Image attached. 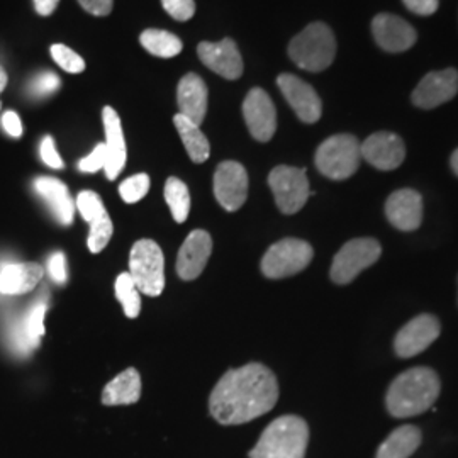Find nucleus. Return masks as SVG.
I'll use <instances>...</instances> for the list:
<instances>
[{
	"label": "nucleus",
	"instance_id": "31",
	"mask_svg": "<svg viewBox=\"0 0 458 458\" xmlns=\"http://www.w3.org/2000/svg\"><path fill=\"white\" fill-rule=\"evenodd\" d=\"M148 191H149V177L147 174L132 175L119 185V194L128 204L140 202L143 197L147 196Z\"/></svg>",
	"mask_w": 458,
	"mask_h": 458
},
{
	"label": "nucleus",
	"instance_id": "41",
	"mask_svg": "<svg viewBox=\"0 0 458 458\" xmlns=\"http://www.w3.org/2000/svg\"><path fill=\"white\" fill-rule=\"evenodd\" d=\"M79 4L92 16H109L114 0H79Z\"/></svg>",
	"mask_w": 458,
	"mask_h": 458
},
{
	"label": "nucleus",
	"instance_id": "42",
	"mask_svg": "<svg viewBox=\"0 0 458 458\" xmlns=\"http://www.w3.org/2000/svg\"><path fill=\"white\" fill-rule=\"evenodd\" d=\"M2 128L13 138L22 136V123H21V117L14 111H7L2 114Z\"/></svg>",
	"mask_w": 458,
	"mask_h": 458
},
{
	"label": "nucleus",
	"instance_id": "45",
	"mask_svg": "<svg viewBox=\"0 0 458 458\" xmlns=\"http://www.w3.org/2000/svg\"><path fill=\"white\" fill-rule=\"evenodd\" d=\"M450 165H452V170L455 172V175L458 177V148L454 151V155L450 158Z\"/></svg>",
	"mask_w": 458,
	"mask_h": 458
},
{
	"label": "nucleus",
	"instance_id": "8",
	"mask_svg": "<svg viewBox=\"0 0 458 458\" xmlns=\"http://www.w3.org/2000/svg\"><path fill=\"white\" fill-rule=\"evenodd\" d=\"M382 246L374 238H357L342 246L331 265V280L338 285H346L359 277V274L380 259Z\"/></svg>",
	"mask_w": 458,
	"mask_h": 458
},
{
	"label": "nucleus",
	"instance_id": "40",
	"mask_svg": "<svg viewBox=\"0 0 458 458\" xmlns=\"http://www.w3.org/2000/svg\"><path fill=\"white\" fill-rule=\"evenodd\" d=\"M403 4L418 16H433L440 7V0H403Z\"/></svg>",
	"mask_w": 458,
	"mask_h": 458
},
{
	"label": "nucleus",
	"instance_id": "18",
	"mask_svg": "<svg viewBox=\"0 0 458 458\" xmlns=\"http://www.w3.org/2000/svg\"><path fill=\"white\" fill-rule=\"evenodd\" d=\"M213 253V238L208 231L196 229L182 243L177 257V274L183 280L199 277Z\"/></svg>",
	"mask_w": 458,
	"mask_h": 458
},
{
	"label": "nucleus",
	"instance_id": "24",
	"mask_svg": "<svg viewBox=\"0 0 458 458\" xmlns=\"http://www.w3.org/2000/svg\"><path fill=\"white\" fill-rule=\"evenodd\" d=\"M141 377L136 369H126L114 377L102 391V404L106 406H126L140 401Z\"/></svg>",
	"mask_w": 458,
	"mask_h": 458
},
{
	"label": "nucleus",
	"instance_id": "26",
	"mask_svg": "<svg viewBox=\"0 0 458 458\" xmlns=\"http://www.w3.org/2000/svg\"><path fill=\"white\" fill-rule=\"evenodd\" d=\"M174 124L181 134L182 143L187 149L191 160L194 164H204L211 155V145L206 138V134L200 131V126L194 124L185 115L177 114L174 117Z\"/></svg>",
	"mask_w": 458,
	"mask_h": 458
},
{
	"label": "nucleus",
	"instance_id": "11",
	"mask_svg": "<svg viewBox=\"0 0 458 458\" xmlns=\"http://www.w3.org/2000/svg\"><path fill=\"white\" fill-rule=\"evenodd\" d=\"M214 196L229 213L242 209L248 197V174L238 162H223L214 174Z\"/></svg>",
	"mask_w": 458,
	"mask_h": 458
},
{
	"label": "nucleus",
	"instance_id": "7",
	"mask_svg": "<svg viewBox=\"0 0 458 458\" xmlns=\"http://www.w3.org/2000/svg\"><path fill=\"white\" fill-rule=\"evenodd\" d=\"M312 257L314 251L308 242L297 238L280 240L263 255V276L268 278L293 277L311 263Z\"/></svg>",
	"mask_w": 458,
	"mask_h": 458
},
{
	"label": "nucleus",
	"instance_id": "38",
	"mask_svg": "<svg viewBox=\"0 0 458 458\" xmlns=\"http://www.w3.org/2000/svg\"><path fill=\"white\" fill-rule=\"evenodd\" d=\"M39 153H41L43 162L48 165V166H51V168H55V170L65 168V164H64V160L60 158V155H58V151H56V148H55V141H53L51 136L43 138L41 147H39Z\"/></svg>",
	"mask_w": 458,
	"mask_h": 458
},
{
	"label": "nucleus",
	"instance_id": "36",
	"mask_svg": "<svg viewBox=\"0 0 458 458\" xmlns=\"http://www.w3.org/2000/svg\"><path fill=\"white\" fill-rule=\"evenodd\" d=\"M165 11L174 17L175 21H189L196 14V2L194 0H162Z\"/></svg>",
	"mask_w": 458,
	"mask_h": 458
},
{
	"label": "nucleus",
	"instance_id": "3",
	"mask_svg": "<svg viewBox=\"0 0 458 458\" xmlns=\"http://www.w3.org/2000/svg\"><path fill=\"white\" fill-rule=\"evenodd\" d=\"M308 443V423L299 416L287 414L265 428L250 458H304Z\"/></svg>",
	"mask_w": 458,
	"mask_h": 458
},
{
	"label": "nucleus",
	"instance_id": "12",
	"mask_svg": "<svg viewBox=\"0 0 458 458\" xmlns=\"http://www.w3.org/2000/svg\"><path fill=\"white\" fill-rule=\"evenodd\" d=\"M243 115L250 134L267 143L277 131V111L270 96L263 89H251L243 102Z\"/></svg>",
	"mask_w": 458,
	"mask_h": 458
},
{
	"label": "nucleus",
	"instance_id": "22",
	"mask_svg": "<svg viewBox=\"0 0 458 458\" xmlns=\"http://www.w3.org/2000/svg\"><path fill=\"white\" fill-rule=\"evenodd\" d=\"M34 191L48 204L49 211L64 226H70L75 214V200L70 196L65 183L55 177H38L34 181Z\"/></svg>",
	"mask_w": 458,
	"mask_h": 458
},
{
	"label": "nucleus",
	"instance_id": "28",
	"mask_svg": "<svg viewBox=\"0 0 458 458\" xmlns=\"http://www.w3.org/2000/svg\"><path fill=\"white\" fill-rule=\"evenodd\" d=\"M165 200L170 208V213L177 223H185L191 213V194L187 185L177 179L170 177L165 183Z\"/></svg>",
	"mask_w": 458,
	"mask_h": 458
},
{
	"label": "nucleus",
	"instance_id": "15",
	"mask_svg": "<svg viewBox=\"0 0 458 458\" xmlns=\"http://www.w3.org/2000/svg\"><path fill=\"white\" fill-rule=\"evenodd\" d=\"M200 62L226 81H238L243 75V58L233 39H223L219 43L202 41L197 47Z\"/></svg>",
	"mask_w": 458,
	"mask_h": 458
},
{
	"label": "nucleus",
	"instance_id": "27",
	"mask_svg": "<svg viewBox=\"0 0 458 458\" xmlns=\"http://www.w3.org/2000/svg\"><path fill=\"white\" fill-rule=\"evenodd\" d=\"M141 47L149 55L158 58H174L181 53L183 45L175 34L162 31V30H147L140 36Z\"/></svg>",
	"mask_w": 458,
	"mask_h": 458
},
{
	"label": "nucleus",
	"instance_id": "21",
	"mask_svg": "<svg viewBox=\"0 0 458 458\" xmlns=\"http://www.w3.org/2000/svg\"><path fill=\"white\" fill-rule=\"evenodd\" d=\"M208 100L209 92L208 85L196 73H187L182 77L177 90V102H179V114L185 115L194 124L200 126L206 113H208Z\"/></svg>",
	"mask_w": 458,
	"mask_h": 458
},
{
	"label": "nucleus",
	"instance_id": "4",
	"mask_svg": "<svg viewBox=\"0 0 458 458\" xmlns=\"http://www.w3.org/2000/svg\"><path fill=\"white\" fill-rule=\"evenodd\" d=\"M289 56L295 65L312 73L323 72L336 56V39L325 22H312L289 45Z\"/></svg>",
	"mask_w": 458,
	"mask_h": 458
},
{
	"label": "nucleus",
	"instance_id": "6",
	"mask_svg": "<svg viewBox=\"0 0 458 458\" xmlns=\"http://www.w3.org/2000/svg\"><path fill=\"white\" fill-rule=\"evenodd\" d=\"M140 293L149 297L165 289V259L162 248L151 240L136 242L130 253V272Z\"/></svg>",
	"mask_w": 458,
	"mask_h": 458
},
{
	"label": "nucleus",
	"instance_id": "37",
	"mask_svg": "<svg viewBox=\"0 0 458 458\" xmlns=\"http://www.w3.org/2000/svg\"><path fill=\"white\" fill-rule=\"evenodd\" d=\"M107 164V151H106V145L98 143V147L94 148V151L82 158L79 162V170L83 174H96L98 170H104Z\"/></svg>",
	"mask_w": 458,
	"mask_h": 458
},
{
	"label": "nucleus",
	"instance_id": "33",
	"mask_svg": "<svg viewBox=\"0 0 458 458\" xmlns=\"http://www.w3.org/2000/svg\"><path fill=\"white\" fill-rule=\"evenodd\" d=\"M75 206H77V209H79V213L82 216L85 223H90L92 219H96L98 216L107 211L102 199L92 191H82L77 196Z\"/></svg>",
	"mask_w": 458,
	"mask_h": 458
},
{
	"label": "nucleus",
	"instance_id": "25",
	"mask_svg": "<svg viewBox=\"0 0 458 458\" xmlns=\"http://www.w3.org/2000/svg\"><path fill=\"white\" fill-rule=\"evenodd\" d=\"M421 445V431L412 425L399 426L378 446L376 458H410Z\"/></svg>",
	"mask_w": 458,
	"mask_h": 458
},
{
	"label": "nucleus",
	"instance_id": "10",
	"mask_svg": "<svg viewBox=\"0 0 458 458\" xmlns=\"http://www.w3.org/2000/svg\"><path fill=\"white\" fill-rule=\"evenodd\" d=\"M440 321L431 314H420L408 325L399 329L394 340L395 355L401 359H411L425 352L429 344L440 336Z\"/></svg>",
	"mask_w": 458,
	"mask_h": 458
},
{
	"label": "nucleus",
	"instance_id": "34",
	"mask_svg": "<svg viewBox=\"0 0 458 458\" xmlns=\"http://www.w3.org/2000/svg\"><path fill=\"white\" fill-rule=\"evenodd\" d=\"M45 314H47V306L45 304H38L34 306L33 311L30 312L28 319H26V335L28 340L33 346H38L39 338L45 335Z\"/></svg>",
	"mask_w": 458,
	"mask_h": 458
},
{
	"label": "nucleus",
	"instance_id": "35",
	"mask_svg": "<svg viewBox=\"0 0 458 458\" xmlns=\"http://www.w3.org/2000/svg\"><path fill=\"white\" fill-rule=\"evenodd\" d=\"M60 79L51 73V72H43L38 77H34L31 83H30V94L34 98H47L55 94L60 89Z\"/></svg>",
	"mask_w": 458,
	"mask_h": 458
},
{
	"label": "nucleus",
	"instance_id": "44",
	"mask_svg": "<svg viewBox=\"0 0 458 458\" xmlns=\"http://www.w3.org/2000/svg\"><path fill=\"white\" fill-rule=\"evenodd\" d=\"M7 73H5V70L0 66V94L4 92V89L7 87ZM0 109H2V102H0Z\"/></svg>",
	"mask_w": 458,
	"mask_h": 458
},
{
	"label": "nucleus",
	"instance_id": "9",
	"mask_svg": "<svg viewBox=\"0 0 458 458\" xmlns=\"http://www.w3.org/2000/svg\"><path fill=\"white\" fill-rule=\"evenodd\" d=\"M268 185L276 197V204L284 214L299 213L310 196V181L304 168L280 165L268 175Z\"/></svg>",
	"mask_w": 458,
	"mask_h": 458
},
{
	"label": "nucleus",
	"instance_id": "1",
	"mask_svg": "<svg viewBox=\"0 0 458 458\" xmlns=\"http://www.w3.org/2000/svg\"><path fill=\"white\" fill-rule=\"evenodd\" d=\"M277 401V377L262 363H248L219 378L209 397V410L221 425H245L274 410Z\"/></svg>",
	"mask_w": 458,
	"mask_h": 458
},
{
	"label": "nucleus",
	"instance_id": "29",
	"mask_svg": "<svg viewBox=\"0 0 458 458\" xmlns=\"http://www.w3.org/2000/svg\"><path fill=\"white\" fill-rule=\"evenodd\" d=\"M114 289L119 302L123 304L124 314L130 319L138 318V314L141 311V297H140V291H138L134 280L128 272L121 274L119 277L115 278Z\"/></svg>",
	"mask_w": 458,
	"mask_h": 458
},
{
	"label": "nucleus",
	"instance_id": "5",
	"mask_svg": "<svg viewBox=\"0 0 458 458\" xmlns=\"http://www.w3.org/2000/svg\"><path fill=\"white\" fill-rule=\"evenodd\" d=\"M314 162L327 179L346 181L360 166L361 143L353 134H335L319 145Z\"/></svg>",
	"mask_w": 458,
	"mask_h": 458
},
{
	"label": "nucleus",
	"instance_id": "2",
	"mask_svg": "<svg viewBox=\"0 0 458 458\" xmlns=\"http://www.w3.org/2000/svg\"><path fill=\"white\" fill-rule=\"evenodd\" d=\"M440 378L428 367H414L395 377L386 397L394 418H412L429 410L440 395Z\"/></svg>",
	"mask_w": 458,
	"mask_h": 458
},
{
	"label": "nucleus",
	"instance_id": "17",
	"mask_svg": "<svg viewBox=\"0 0 458 458\" xmlns=\"http://www.w3.org/2000/svg\"><path fill=\"white\" fill-rule=\"evenodd\" d=\"M372 34L377 45L389 53H403L414 47L418 34L410 22L394 14H378L372 21Z\"/></svg>",
	"mask_w": 458,
	"mask_h": 458
},
{
	"label": "nucleus",
	"instance_id": "19",
	"mask_svg": "<svg viewBox=\"0 0 458 458\" xmlns=\"http://www.w3.org/2000/svg\"><path fill=\"white\" fill-rule=\"evenodd\" d=\"M386 216L394 228L414 231L423 221V197L412 189L395 191L386 202Z\"/></svg>",
	"mask_w": 458,
	"mask_h": 458
},
{
	"label": "nucleus",
	"instance_id": "16",
	"mask_svg": "<svg viewBox=\"0 0 458 458\" xmlns=\"http://www.w3.org/2000/svg\"><path fill=\"white\" fill-rule=\"evenodd\" d=\"M361 158L376 166L377 170L389 172L403 165L406 158V147L394 132H376L363 141Z\"/></svg>",
	"mask_w": 458,
	"mask_h": 458
},
{
	"label": "nucleus",
	"instance_id": "14",
	"mask_svg": "<svg viewBox=\"0 0 458 458\" xmlns=\"http://www.w3.org/2000/svg\"><path fill=\"white\" fill-rule=\"evenodd\" d=\"M458 94V72L455 68H446L440 72H431L412 92V104L420 109H435L445 102L452 100Z\"/></svg>",
	"mask_w": 458,
	"mask_h": 458
},
{
	"label": "nucleus",
	"instance_id": "30",
	"mask_svg": "<svg viewBox=\"0 0 458 458\" xmlns=\"http://www.w3.org/2000/svg\"><path fill=\"white\" fill-rule=\"evenodd\" d=\"M89 226H90V233L87 238V246L92 253H100L111 242L113 233H114V226H113L109 213L106 211V213L100 214L89 223Z\"/></svg>",
	"mask_w": 458,
	"mask_h": 458
},
{
	"label": "nucleus",
	"instance_id": "20",
	"mask_svg": "<svg viewBox=\"0 0 458 458\" xmlns=\"http://www.w3.org/2000/svg\"><path fill=\"white\" fill-rule=\"evenodd\" d=\"M102 121L106 130V151H107V164H106V177L109 181H115L117 175L123 172L126 165V141L121 117L115 113L113 107H104L102 111Z\"/></svg>",
	"mask_w": 458,
	"mask_h": 458
},
{
	"label": "nucleus",
	"instance_id": "13",
	"mask_svg": "<svg viewBox=\"0 0 458 458\" xmlns=\"http://www.w3.org/2000/svg\"><path fill=\"white\" fill-rule=\"evenodd\" d=\"M277 85L302 123L314 124L316 121H319L323 114V104L310 83L291 73H282L278 75Z\"/></svg>",
	"mask_w": 458,
	"mask_h": 458
},
{
	"label": "nucleus",
	"instance_id": "32",
	"mask_svg": "<svg viewBox=\"0 0 458 458\" xmlns=\"http://www.w3.org/2000/svg\"><path fill=\"white\" fill-rule=\"evenodd\" d=\"M51 56L56 62V65L62 66L68 73H82L85 70V62L79 53L68 48L65 45H53Z\"/></svg>",
	"mask_w": 458,
	"mask_h": 458
},
{
	"label": "nucleus",
	"instance_id": "39",
	"mask_svg": "<svg viewBox=\"0 0 458 458\" xmlns=\"http://www.w3.org/2000/svg\"><path fill=\"white\" fill-rule=\"evenodd\" d=\"M48 276L56 284L66 282V260L62 251H55L48 259Z\"/></svg>",
	"mask_w": 458,
	"mask_h": 458
},
{
	"label": "nucleus",
	"instance_id": "23",
	"mask_svg": "<svg viewBox=\"0 0 458 458\" xmlns=\"http://www.w3.org/2000/svg\"><path fill=\"white\" fill-rule=\"evenodd\" d=\"M43 274L45 270L39 263H11L0 274V293L7 295L31 293Z\"/></svg>",
	"mask_w": 458,
	"mask_h": 458
},
{
	"label": "nucleus",
	"instance_id": "43",
	"mask_svg": "<svg viewBox=\"0 0 458 458\" xmlns=\"http://www.w3.org/2000/svg\"><path fill=\"white\" fill-rule=\"evenodd\" d=\"M34 9L39 16H51L60 0H33Z\"/></svg>",
	"mask_w": 458,
	"mask_h": 458
}]
</instances>
